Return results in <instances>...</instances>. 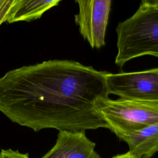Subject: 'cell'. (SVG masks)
<instances>
[{
    "instance_id": "7",
    "label": "cell",
    "mask_w": 158,
    "mask_h": 158,
    "mask_svg": "<svg viewBox=\"0 0 158 158\" xmlns=\"http://www.w3.org/2000/svg\"><path fill=\"white\" fill-rule=\"evenodd\" d=\"M129 147V152L137 158H150L158 151V123L119 138Z\"/></svg>"
},
{
    "instance_id": "8",
    "label": "cell",
    "mask_w": 158,
    "mask_h": 158,
    "mask_svg": "<svg viewBox=\"0 0 158 158\" xmlns=\"http://www.w3.org/2000/svg\"><path fill=\"white\" fill-rule=\"evenodd\" d=\"M60 2V0H14L6 22H30L40 19L46 11L57 6Z\"/></svg>"
},
{
    "instance_id": "5",
    "label": "cell",
    "mask_w": 158,
    "mask_h": 158,
    "mask_svg": "<svg viewBox=\"0 0 158 158\" xmlns=\"http://www.w3.org/2000/svg\"><path fill=\"white\" fill-rule=\"evenodd\" d=\"M79 12L75 15L79 31L92 48L105 45V36L110 10V0L76 1Z\"/></svg>"
},
{
    "instance_id": "6",
    "label": "cell",
    "mask_w": 158,
    "mask_h": 158,
    "mask_svg": "<svg viewBox=\"0 0 158 158\" xmlns=\"http://www.w3.org/2000/svg\"><path fill=\"white\" fill-rule=\"evenodd\" d=\"M85 131H59L56 144L41 158H101Z\"/></svg>"
},
{
    "instance_id": "10",
    "label": "cell",
    "mask_w": 158,
    "mask_h": 158,
    "mask_svg": "<svg viewBox=\"0 0 158 158\" xmlns=\"http://www.w3.org/2000/svg\"><path fill=\"white\" fill-rule=\"evenodd\" d=\"M0 158H30L28 154H23L18 151H14L12 149H1Z\"/></svg>"
},
{
    "instance_id": "2",
    "label": "cell",
    "mask_w": 158,
    "mask_h": 158,
    "mask_svg": "<svg viewBox=\"0 0 158 158\" xmlns=\"http://www.w3.org/2000/svg\"><path fill=\"white\" fill-rule=\"evenodd\" d=\"M117 54L115 63L120 67L143 56L158 57V2L143 0L136 12L116 27Z\"/></svg>"
},
{
    "instance_id": "12",
    "label": "cell",
    "mask_w": 158,
    "mask_h": 158,
    "mask_svg": "<svg viewBox=\"0 0 158 158\" xmlns=\"http://www.w3.org/2000/svg\"><path fill=\"white\" fill-rule=\"evenodd\" d=\"M157 2H158V0H157Z\"/></svg>"
},
{
    "instance_id": "4",
    "label": "cell",
    "mask_w": 158,
    "mask_h": 158,
    "mask_svg": "<svg viewBox=\"0 0 158 158\" xmlns=\"http://www.w3.org/2000/svg\"><path fill=\"white\" fill-rule=\"evenodd\" d=\"M109 94L120 99L158 104V68L105 76Z\"/></svg>"
},
{
    "instance_id": "3",
    "label": "cell",
    "mask_w": 158,
    "mask_h": 158,
    "mask_svg": "<svg viewBox=\"0 0 158 158\" xmlns=\"http://www.w3.org/2000/svg\"><path fill=\"white\" fill-rule=\"evenodd\" d=\"M96 109L118 138L158 123V104L109 98L99 101Z\"/></svg>"
},
{
    "instance_id": "1",
    "label": "cell",
    "mask_w": 158,
    "mask_h": 158,
    "mask_svg": "<svg viewBox=\"0 0 158 158\" xmlns=\"http://www.w3.org/2000/svg\"><path fill=\"white\" fill-rule=\"evenodd\" d=\"M106 73L57 59L11 70L0 78V112L35 132L109 128L96 109L109 98Z\"/></svg>"
},
{
    "instance_id": "11",
    "label": "cell",
    "mask_w": 158,
    "mask_h": 158,
    "mask_svg": "<svg viewBox=\"0 0 158 158\" xmlns=\"http://www.w3.org/2000/svg\"><path fill=\"white\" fill-rule=\"evenodd\" d=\"M112 158H137L136 157H135V156H133L132 154H131L129 151L124 153V154H118L117 156H115L114 157H112Z\"/></svg>"
},
{
    "instance_id": "9",
    "label": "cell",
    "mask_w": 158,
    "mask_h": 158,
    "mask_svg": "<svg viewBox=\"0 0 158 158\" xmlns=\"http://www.w3.org/2000/svg\"><path fill=\"white\" fill-rule=\"evenodd\" d=\"M14 0H0V26L7 21Z\"/></svg>"
}]
</instances>
